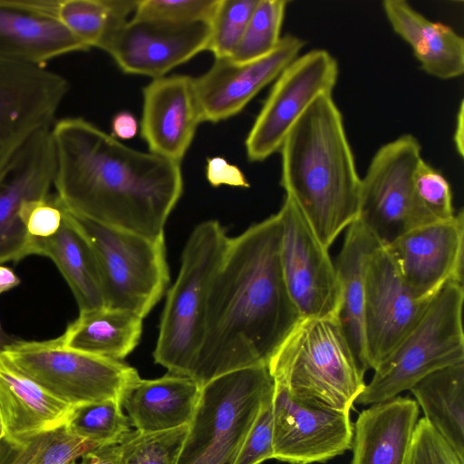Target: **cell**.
<instances>
[{
  "label": "cell",
  "mask_w": 464,
  "mask_h": 464,
  "mask_svg": "<svg viewBox=\"0 0 464 464\" xmlns=\"http://www.w3.org/2000/svg\"><path fill=\"white\" fill-rule=\"evenodd\" d=\"M407 464H464V459L422 417L415 427Z\"/></svg>",
  "instance_id": "38"
},
{
  "label": "cell",
  "mask_w": 464,
  "mask_h": 464,
  "mask_svg": "<svg viewBox=\"0 0 464 464\" xmlns=\"http://www.w3.org/2000/svg\"><path fill=\"white\" fill-rule=\"evenodd\" d=\"M411 296L430 302L450 283H463L464 212L415 227L383 245Z\"/></svg>",
  "instance_id": "14"
},
{
  "label": "cell",
  "mask_w": 464,
  "mask_h": 464,
  "mask_svg": "<svg viewBox=\"0 0 464 464\" xmlns=\"http://www.w3.org/2000/svg\"><path fill=\"white\" fill-rule=\"evenodd\" d=\"M68 90L58 72L0 57V179L24 145L52 128Z\"/></svg>",
  "instance_id": "13"
},
{
  "label": "cell",
  "mask_w": 464,
  "mask_h": 464,
  "mask_svg": "<svg viewBox=\"0 0 464 464\" xmlns=\"http://www.w3.org/2000/svg\"><path fill=\"white\" fill-rule=\"evenodd\" d=\"M280 185L327 249L358 219L361 179L332 93L320 95L281 148Z\"/></svg>",
  "instance_id": "3"
},
{
  "label": "cell",
  "mask_w": 464,
  "mask_h": 464,
  "mask_svg": "<svg viewBox=\"0 0 464 464\" xmlns=\"http://www.w3.org/2000/svg\"><path fill=\"white\" fill-rule=\"evenodd\" d=\"M98 446L63 426L23 440L2 439L0 464H68Z\"/></svg>",
  "instance_id": "31"
},
{
  "label": "cell",
  "mask_w": 464,
  "mask_h": 464,
  "mask_svg": "<svg viewBox=\"0 0 464 464\" xmlns=\"http://www.w3.org/2000/svg\"><path fill=\"white\" fill-rule=\"evenodd\" d=\"M305 42L293 34L281 37L266 55L248 62L215 59L212 66L194 78L202 122H218L238 114L266 85L296 58Z\"/></svg>",
  "instance_id": "18"
},
{
  "label": "cell",
  "mask_w": 464,
  "mask_h": 464,
  "mask_svg": "<svg viewBox=\"0 0 464 464\" xmlns=\"http://www.w3.org/2000/svg\"><path fill=\"white\" fill-rule=\"evenodd\" d=\"M140 134L150 152L180 163L202 122L194 78L152 79L142 90Z\"/></svg>",
  "instance_id": "21"
},
{
  "label": "cell",
  "mask_w": 464,
  "mask_h": 464,
  "mask_svg": "<svg viewBox=\"0 0 464 464\" xmlns=\"http://www.w3.org/2000/svg\"><path fill=\"white\" fill-rule=\"evenodd\" d=\"M382 9L392 30L407 42L422 71L441 79L464 72V39L451 27L426 18L404 0H384Z\"/></svg>",
  "instance_id": "24"
},
{
  "label": "cell",
  "mask_w": 464,
  "mask_h": 464,
  "mask_svg": "<svg viewBox=\"0 0 464 464\" xmlns=\"http://www.w3.org/2000/svg\"><path fill=\"white\" fill-rule=\"evenodd\" d=\"M464 102L461 101L456 118V129L454 133V143L457 152L460 157L464 155Z\"/></svg>",
  "instance_id": "45"
},
{
  "label": "cell",
  "mask_w": 464,
  "mask_h": 464,
  "mask_svg": "<svg viewBox=\"0 0 464 464\" xmlns=\"http://www.w3.org/2000/svg\"><path fill=\"white\" fill-rule=\"evenodd\" d=\"M188 425L144 433L130 430L120 442L121 464H177Z\"/></svg>",
  "instance_id": "34"
},
{
  "label": "cell",
  "mask_w": 464,
  "mask_h": 464,
  "mask_svg": "<svg viewBox=\"0 0 464 464\" xmlns=\"http://www.w3.org/2000/svg\"><path fill=\"white\" fill-rule=\"evenodd\" d=\"M421 159L417 138L403 134L375 152L361 179L358 220L382 245L438 221L415 190L414 173Z\"/></svg>",
  "instance_id": "10"
},
{
  "label": "cell",
  "mask_w": 464,
  "mask_h": 464,
  "mask_svg": "<svg viewBox=\"0 0 464 464\" xmlns=\"http://www.w3.org/2000/svg\"><path fill=\"white\" fill-rule=\"evenodd\" d=\"M210 33L206 22L174 24L133 16L115 27L101 49L125 73L156 79L206 51Z\"/></svg>",
  "instance_id": "15"
},
{
  "label": "cell",
  "mask_w": 464,
  "mask_h": 464,
  "mask_svg": "<svg viewBox=\"0 0 464 464\" xmlns=\"http://www.w3.org/2000/svg\"><path fill=\"white\" fill-rule=\"evenodd\" d=\"M142 320L130 311L106 306L81 311L58 338L69 348L121 361L139 344Z\"/></svg>",
  "instance_id": "28"
},
{
  "label": "cell",
  "mask_w": 464,
  "mask_h": 464,
  "mask_svg": "<svg viewBox=\"0 0 464 464\" xmlns=\"http://www.w3.org/2000/svg\"><path fill=\"white\" fill-rule=\"evenodd\" d=\"M5 437V429L3 421L2 415L0 413V440Z\"/></svg>",
  "instance_id": "47"
},
{
  "label": "cell",
  "mask_w": 464,
  "mask_h": 464,
  "mask_svg": "<svg viewBox=\"0 0 464 464\" xmlns=\"http://www.w3.org/2000/svg\"><path fill=\"white\" fill-rule=\"evenodd\" d=\"M353 436L350 413L302 403L275 384L273 459L288 464L325 463L351 450Z\"/></svg>",
  "instance_id": "16"
},
{
  "label": "cell",
  "mask_w": 464,
  "mask_h": 464,
  "mask_svg": "<svg viewBox=\"0 0 464 464\" xmlns=\"http://www.w3.org/2000/svg\"><path fill=\"white\" fill-rule=\"evenodd\" d=\"M72 410L0 356V413L6 440H23L61 428Z\"/></svg>",
  "instance_id": "25"
},
{
  "label": "cell",
  "mask_w": 464,
  "mask_h": 464,
  "mask_svg": "<svg viewBox=\"0 0 464 464\" xmlns=\"http://www.w3.org/2000/svg\"><path fill=\"white\" fill-rule=\"evenodd\" d=\"M17 339L18 338L12 336L5 330L0 321V352H2L8 345L14 343Z\"/></svg>",
  "instance_id": "46"
},
{
  "label": "cell",
  "mask_w": 464,
  "mask_h": 464,
  "mask_svg": "<svg viewBox=\"0 0 464 464\" xmlns=\"http://www.w3.org/2000/svg\"><path fill=\"white\" fill-rule=\"evenodd\" d=\"M220 0H140L134 17L174 24H210Z\"/></svg>",
  "instance_id": "36"
},
{
  "label": "cell",
  "mask_w": 464,
  "mask_h": 464,
  "mask_svg": "<svg viewBox=\"0 0 464 464\" xmlns=\"http://www.w3.org/2000/svg\"><path fill=\"white\" fill-rule=\"evenodd\" d=\"M338 74L336 59L325 50L296 57L276 79L246 136L248 160L263 161L279 151L290 129L314 100L333 93Z\"/></svg>",
  "instance_id": "11"
},
{
  "label": "cell",
  "mask_w": 464,
  "mask_h": 464,
  "mask_svg": "<svg viewBox=\"0 0 464 464\" xmlns=\"http://www.w3.org/2000/svg\"><path fill=\"white\" fill-rule=\"evenodd\" d=\"M229 237L215 219L197 225L181 255L177 279L167 293L153 352L168 372L190 376L203 338L207 299Z\"/></svg>",
  "instance_id": "5"
},
{
  "label": "cell",
  "mask_w": 464,
  "mask_h": 464,
  "mask_svg": "<svg viewBox=\"0 0 464 464\" xmlns=\"http://www.w3.org/2000/svg\"><path fill=\"white\" fill-rule=\"evenodd\" d=\"M20 283L19 276L12 268L0 265V295L16 287Z\"/></svg>",
  "instance_id": "44"
},
{
  "label": "cell",
  "mask_w": 464,
  "mask_h": 464,
  "mask_svg": "<svg viewBox=\"0 0 464 464\" xmlns=\"http://www.w3.org/2000/svg\"><path fill=\"white\" fill-rule=\"evenodd\" d=\"M280 217V265L299 317L337 315L341 286L334 262L295 203L285 196Z\"/></svg>",
  "instance_id": "12"
},
{
  "label": "cell",
  "mask_w": 464,
  "mask_h": 464,
  "mask_svg": "<svg viewBox=\"0 0 464 464\" xmlns=\"http://www.w3.org/2000/svg\"><path fill=\"white\" fill-rule=\"evenodd\" d=\"M419 414L416 401L403 396L363 409L353 423L351 464H407Z\"/></svg>",
  "instance_id": "22"
},
{
  "label": "cell",
  "mask_w": 464,
  "mask_h": 464,
  "mask_svg": "<svg viewBox=\"0 0 464 464\" xmlns=\"http://www.w3.org/2000/svg\"><path fill=\"white\" fill-rule=\"evenodd\" d=\"M410 392L423 418L464 459V362L430 373Z\"/></svg>",
  "instance_id": "29"
},
{
  "label": "cell",
  "mask_w": 464,
  "mask_h": 464,
  "mask_svg": "<svg viewBox=\"0 0 464 464\" xmlns=\"http://www.w3.org/2000/svg\"><path fill=\"white\" fill-rule=\"evenodd\" d=\"M0 356L72 407L110 399L121 401L126 389L140 378L129 364L69 348L58 337L43 341L18 338L0 352Z\"/></svg>",
  "instance_id": "9"
},
{
  "label": "cell",
  "mask_w": 464,
  "mask_h": 464,
  "mask_svg": "<svg viewBox=\"0 0 464 464\" xmlns=\"http://www.w3.org/2000/svg\"><path fill=\"white\" fill-rule=\"evenodd\" d=\"M413 180L420 200L436 220H446L456 214L449 181L423 159L416 168Z\"/></svg>",
  "instance_id": "37"
},
{
  "label": "cell",
  "mask_w": 464,
  "mask_h": 464,
  "mask_svg": "<svg viewBox=\"0 0 464 464\" xmlns=\"http://www.w3.org/2000/svg\"><path fill=\"white\" fill-rule=\"evenodd\" d=\"M80 464H121L120 443L102 445L86 451Z\"/></svg>",
  "instance_id": "42"
},
{
  "label": "cell",
  "mask_w": 464,
  "mask_h": 464,
  "mask_svg": "<svg viewBox=\"0 0 464 464\" xmlns=\"http://www.w3.org/2000/svg\"><path fill=\"white\" fill-rule=\"evenodd\" d=\"M68 464H77V463H76V461L74 460V461H71V462H69Z\"/></svg>",
  "instance_id": "48"
},
{
  "label": "cell",
  "mask_w": 464,
  "mask_h": 464,
  "mask_svg": "<svg viewBox=\"0 0 464 464\" xmlns=\"http://www.w3.org/2000/svg\"><path fill=\"white\" fill-rule=\"evenodd\" d=\"M463 283H450L429 303L420 318L373 370L355 403L371 405L410 391L440 369L464 362Z\"/></svg>",
  "instance_id": "6"
},
{
  "label": "cell",
  "mask_w": 464,
  "mask_h": 464,
  "mask_svg": "<svg viewBox=\"0 0 464 464\" xmlns=\"http://www.w3.org/2000/svg\"><path fill=\"white\" fill-rule=\"evenodd\" d=\"M278 213L230 237L210 285L203 338L190 376L202 387L266 365L299 314L280 265Z\"/></svg>",
  "instance_id": "1"
},
{
  "label": "cell",
  "mask_w": 464,
  "mask_h": 464,
  "mask_svg": "<svg viewBox=\"0 0 464 464\" xmlns=\"http://www.w3.org/2000/svg\"><path fill=\"white\" fill-rule=\"evenodd\" d=\"M286 0H258L246 30L229 58L235 62H248L272 52L281 40Z\"/></svg>",
  "instance_id": "33"
},
{
  "label": "cell",
  "mask_w": 464,
  "mask_h": 464,
  "mask_svg": "<svg viewBox=\"0 0 464 464\" xmlns=\"http://www.w3.org/2000/svg\"><path fill=\"white\" fill-rule=\"evenodd\" d=\"M134 0H59L57 14L89 49H101L111 32L134 14Z\"/></svg>",
  "instance_id": "30"
},
{
  "label": "cell",
  "mask_w": 464,
  "mask_h": 464,
  "mask_svg": "<svg viewBox=\"0 0 464 464\" xmlns=\"http://www.w3.org/2000/svg\"><path fill=\"white\" fill-rule=\"evenodd\" d=\"M382 245L358 219L346 230L334 262L341 286L338 319L353 353L366 372L364 338L365 267L371 254Z\"/></svg>",
  "instance_id": "26"
},
{
  "label": "cell",
  "mask_w": 464,
  "mask_h": 464,
  "mask_svg": "<svg viewBox=\"0 0 464 464\" xmlns=\"http://www.w3.org/2000/svg\"><path fill=\"white\" fill-rule=\"evenodd\" d=\"M55 166L50 128L34 135L5 169L0 179V265L28 256L30 237L19 211L25 200L50 194Z\"/></svg>",
  "instance_id": "19"
},
{
  "label": "cell",
  "mask_w": 464,
  "mask_h": 464,
  "mask_svg": "<svg viewBox=\"0 0 464 464\" xmlns=\"http://www.w3.org/2000/svg\"><path fill=\"white\" fill-rule=\"evenodd\" d=\"M72 435L99 446L117 444L131 430L118 400H104L72 407L64 425Z\"/></svg>",
  "instance_id": "32"
},
{
  "label": "cell",
  "mask_w": 464,
  "mask_h": 464,
  "mask_svg": "<svg viewBox=\"0 0 464 464\" xmlns=\"http://www.w3.org/2000/svg\"><path fill=\"white\" fill-rule=\"evenodd\" d=\"M20 219L30 238L54 235L63 220V209L54 194L25 200L19 211Z\"/></svg>",
  "instance_id": "40"
},
{
  "label": "cell",
  "mask_w": 464,
  "mask_h": 464,
  "mask_svg": "<svg viewBox=\"0 0 464 464\" xmlns=\"http://www.w3.org/2000/svg\"><path fill=\"white\" fill-rule=\"evenodd\" d=\"M68 214L93 251L104 306L143 319L169 282L165 237L152 239Z\"/></svg>",
  "instance_id": "8"
},
{
  "label": "cell",
  "mask_w": 464,
  "mask_h": 464,
  "mask_svg": "<svg viewBox=\"0 0 464 464\" xmlns=\"http://www.w3.org/2000/svg\"><path fill=\"white\" fill-rule=\"evenodd\" d=\"M206 177L213 187L227 185L238 188H249L243 171L234 164L229 163L225 158L214 156L208 158Z\"/></svg>",
  "instance_id": "41"
},
{
  "label": "cell",
  "mask_w": 464,
  "mask_h": 464,
  "mask_svg": "<svg viewBox=\"0 0 464 464\" xmlns=\"http://www.w3.org/2000/svg\"><path fill=\"white\" fill-rule=\"evenodd\" d=\"M112 136L121 140H130L136 136L139 124L135 116L129 111L117 113L111 121Z\"/></svg>",
  "instance_id": "43"
},
{
  "label": "cell",
  "mask_w": 464,
  "mask_h": 464,
  "mask_svg": "<svg viewBox=\"0 0 464 464\" xmlns=\"http://www.w3.org/2000/svg\"><path fill=\"white\" fill-rule=\"evenodd\" d=\"M430 302L415 300L385 246L365 267L364 338L367 368L374 370L415 325Z\"/></svg>",
  "instance_id": "17"
},
{
  "label": "cell",
  "mask_w": 464,
  "mask_h": 464,
  "mask_svg": "<svg viewBox=\"0 0 464 464\" xmlns=\"http://www.w3.org/2000/svg\"><path fill=\"white\" fill-rule=\"evenodd\" d=\"M63 209V220L59 230L46 238H30L28 256L37 255L53 262L71 289L79 312L102 307V287L93 251L68 212Z\"/></svg>",
  "instance_id": "27"
},
{
  "label": "cell",
  "mask_w": 464,
  "mask_h": 464,
  "mask_svg": "<svg viewBox=\"0 0 464 464\" xmlns=\"http://www.w3.org/2000/svg\"><path fill=\"white\" fill-rule=\"evenodd\" d=\"M53 188L71 214L149 238L164 237L183 193L180 163L126 146L81 117L55 121Z\"/></svg>",
  "instance_id": "2"
},
{
  "label": "cell",
  "mask_w": 464,
  "mask_h": 464,
  "mask_svg": "<svg viewBox=\"0 0 464 464\" xmlns=\"http://www.w3.org/2000/svg\"><path fill=\"white\" fill-rule=\"evenodd\" d=\"M274 387L266 365L236 370L202 386L177 464H235Z\"/></svg>",
  "instance_id": "7"
},
{
  "label": "cell",
  "mask_w": 464,
  "mask_h": 464,
  "mask_svg": "<svg viewBox=\"0 0 464 464\" xmlns=\"http://www.w3.org/2000/svg\"><path fill=\"white\" fill-rule=\"evenodd\" d=\"M59 0H0V57L45 67L53 59L90 50L58 17Z\"/></svg>",
  "instance_id": "20"
},
{
  "label": "cell",
  "mask_w": 464,
  "mask_h": 464,
  "mask_svg": "<svg viewBox=\"0 0 464 464\" xmlns=\"http://www.w3.org/2000/svg\"><path fill=\"white\" fill-rule=\"evenodd\" d=\"M266 367L294 400L341 412L350 413L366 386L337 315L299 318Z\"/></svg>",
  "instance_id": "4"
},
{
  "label": "cell",
  "mask_w": 464,
  "mask_h": 464,
  "mask_svg": "<svg viewBox=\"0 0 464 464\" xmlns=\"http://www.w3.org/2000/svg\"><path fill=\"white\" fill-rule=\"evenodd\" d=\"M258 0H220L210 22L208 51L215 59L230 58Z\"/></svg>",
  "instance_id": "35"
},
{
  "label": "cell",
  "mask_w": 464,
  "mask_h": 464,
  "mask_svg": "<svg viewBox=\"0 0 464 464\" xmlns=\"http://www.w3.org/2000/svg\"><path fill=\"white\" fill-rule=\"evenodd\" d=\"M273 394L263 402L235 464H261L273 459Z\"/></svg>",
  "instance_id": "39"
},
{
  "label": "cell",
  "mask_w": 464,
  "mask_h": 464,
  "mask_svg": "<svg viewBox=\"0 0 464 464\" xmlns=\"http://www.w3.org/2000/svg\"><path fill=\"white\" fill-rule=\"evenodd\" d=\"M200 394L201 386L194 379L168 372L152 380L140 377L126 389L121 403L131 426L150 433L188 425Z\"/></svg>",
  "instance_id": "23"
}]
</instances>
